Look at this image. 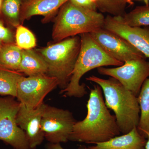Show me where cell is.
<instances>
[{
  "mask_svg": "<svg viewBox=\"0 0 149 149\" xmlns=\"http://www.w3.org/2000/svg\"><path fill=\"white\" fill-rule=\"evenodd\" d=\"M90 34L102 49L118 61L124 63L131 60L146 58L125 39L104 27Z\"/></svg>",
  "mask_w": 149,
  "mask_h": 149,
  "instance_id": "10",
  "label": "cell"
},
{
  "mask_svg": "<svg viewBox=\"0 0 149 149\" xmlns=\"http://www.w3.org/2000/svg\"><path fill=\"white\" fill-rule=\"evenodd\" d=\"M18 72L28 76L47 74L48 66L40 54L32 49L22 50Z\"/></svg>",
  "mask_w": 149,
  "mask_h": 149,
  "instance_id": "15",
  "label": "cell"
},
{
  "mask_svg": "<svg viewBox=\"0 0 149 149\" xmlns=\"http://www.w3.org/2000/svg\"><path fill=\"white\" fill-rule=\"evenodd\" d=\"M0 40L6 42H10L13 40V35L8 28L0 21Z\"/></svg>",
  "mask_w": 149,
  "mask_h": 149,
  "instance_id": "23",
  "label": "cell"
},
{
  "mask_svg": "<svg viewBox=\"0 0 149 149\" xmlns=\"http://www.w3.org/2000/svg\"><path fill=\"white\" fill-rule=\"evenodd\" d=\"M105 29L119 35L149 58V27H133L123 22L122 16L105 17Z\"/></svg>",
  "mask_w": 149,
  "mask_h": 149,
  "instance_id": "11",
  "label": "cell"
},
{
  "mask_svg": "<svg viewBox=\"0 0 149 149\" xmlns=\"http://www.w3.org/2000/svg\"><path fill=\"white\" fill-rule=\"evenodd\" d=\"M76 122L68 110L46 104L41 122L45 139L50 143H67Z\"/></svg>",
  "mask_w": 149,
  "mask_h": 149,
  "instance_id": "7",
  "label": "cell"
},
{
  "mask_svg": "<svg viewBox=\"0 0 149 149\" xmlns=\"http://www.w3.org/2000/svg\"><path fill=\"white\" fill-rule=\"evenodd\" d=\"M80 47V37L77 35L36 50L47 65V74L56 78L61 90L69 83Z\"/></svg>",
  "mask_w": 149,
  "mask_h": 149,
  "instance_id": "5",
  "label": "cell"
},
{
  "mask_svg": "<svg viewBox=\"0 0 149 149\" xmlns=\"http://www.w3.org/2000/svg\"><path fill=\"white\" fill-rule=\"evenodd\" d=\"M105 17L97 10L74 5L68 1L60 9L55 20L52 37L56 42L104 27Z\"/></svg>",
  "mask_w": 149,
  "mask_h": 149,
  "instance_id": "4",
  "label": "cell"
},
{
  "mask_svg": "<svg viewBox=\"0 0 149 149\" xmlns=\"http://www.w3.org/2000/svg\"><path fill=\"white\" fill-rule=\"evenodd\" d=\"M22 49L17 45H6L0 50V65L18 71L21 61Z\"/></svg>",
  "mask_w": 149,
  "mask_h": 149,
  "instance_id": "18",
  "label": "cell"
},
{
  "mask_svg": "<svg viewBox=\"0 0 149 149\" xmlns=\"http://www.w3.org/2000/svg\"><path fill=\"white\" fill-rule=\"evenodd\" d=\"M12 96L0 97V141L15 149H30L25 133L17 123L20 103Z\"/></svg>",
  "mask_w": 149,
  "mask_h": 149,
  "instance_id": "6",
  "label": "cell"
},
{
  "mask_svg": "<svg viewBox=\"0 0 149 149\" xmlns=\"http://www.w3.org/2000/svg\"><path fill=\"white\" fill-rule=\"evenodd\" d=\"M86 80L101 88L105 103L114 113L120 133L126 134L134 127H138L140 117L138 97L113 77L106 79L93 75Z\"/></svg>",
  "mask_w": 149,
  "mask_h": 149,
  "instance_id": "2",
  "label": "cell"
},
{
  "mask_svg": "<svg viewBox=\"0 0 149 149\" xmlns=\"http://www.w3.org/2000/svg\"><path fill=\"white\" fill-rule=\"evenodd\" d=\"M45 106L44 103L37 108L30 109L20 103L17 123L25 133L30 149H35L45 140L41 122Z\"/></svg>",
  "mask_w": 149,
  "mask_h": 149,
  "instance_id": "12",
  "label": "cell"
},
{
  "mask_svg": "<svg viewBox=\"0 0 149 149\" xmlns=\"http://www.w3.org/2000/svg\"><path fill=\"white\" fill-rule=\"evenodd\" d=\"M89 1H91V2H92V3H94L95 4L97 3L100 0H89Z\"/></svg>",
  "mask_w": 149,
  "mask_h": 149,
  "instance_id": "28",
  "label": "cell"
},
{
  "mask_svg": "<svg viewBox=\"0 0 149 149\" xmlns=\"http://www.w3.org/2000/svg\"><path fill=\"white\" fill-rule=\"evenodd\" d=\"M21 3V0H4L2 6L3 13L17 27L19 25Z\"/></svg>",
  "mask_w": 149,
  "mask_h": 149,
  "instance_id": "22",
  "label": "cell"
},
{
  "mask_svg": "<svg viewBox=\"0 0 149 149\" xmlns=\"http://www.w3.org/2000/svg\"><path fill=\"white\" fill-rule=\"evenodd\" d=\"M127 0H100L96 3L97 9L113 16H123L125 13Z\"/></svg>",
  "mask_w": 149,
  "mask_h": 149,
  "instance_id": "20",
  "label": "cell"
},
{
  "mask_svg": "<svg viewBox=\"0 0 149 149\" xmlns=\"http://www.w3.org/2000/svg\"><path fill=\"white\" fill-rule=\"evenodd\" d=\"M86 106L87 116L83 120L75 123L69 141L95 144L120 135L116 118L106 105L99 85H94L90 90Z\"/></svg>",
  "mask_w": 149,
  "mask_h": 149,
  "instance_id": "1",
  "label": "cell"
},
{
  "mask_svg": "<svg viewBox=\"0 0 149 149\" xmlns=\"http://www.w3.org/2000/svg\"><path fill=\"white\" fill-rule=\"evenodd\" d=\"M12 149H15L13 148Z\"/></svg>",
  "mask_w": 149,
  "mask_h": 149,
  "instance_id": "33",
  "label": "cell"
},
{
  "mask_svg": "<svg viewBox=\"0 0 149 149\" xmlns=\"http://www.w3.org/2000/svg\"><path fill=\"white\" fill-rule=\"evenodd\" d=\"M1 43H0V50H1Z\"/></svg>",
  "mask_w": 149,
  "mask_h": 149,
  "instance_id": "31",
  "label": "cell"
},
{
  "mask_svg": "<svg viewBox=\"0 0 149 149\" xmlns=\"http://www.w3.org/2000/svg\"><path fill=\"white\" fill-rule=\"evenodd\" d=\"M70 1L74 5L83 8L97 10L95 4L92 3L89 0H70Z\"/></svg>",
  "mask_w": 149,
  "mask_h": 149,
  "instance_id": "24",
  "label": "cell"
},
{
  "mask_svg": "<svg viewBox=\"0 0 149 149\" xmlns=\"http://www.w3.org/2000/svg\"><path fill=\"white\" fill-rule=\"evenodd\" d=\"M147 139L140 133L137 127L121 136H116L108 141L97 143L85 149H145Z\"/></svg>",
  "mask_w": 149,
  "mask_h": 149,
  "instance_id": "14",
  "label": "cell"
},
{
  "mask_svg": "<svg viewBox=\"0 0 149 149\" xmlns=\"http://www.w3.org/2000/svg\"><path fill=\"white\" fill-rule=\"evenodd\" d=\"M24 1V2H25L29 1H31V0H23Z\"/></svg>",
  "mask_w": 149,
  "mask_h": 149,
  "instance_id": "30",
  "label": "cell"
},
{
  "mask_svg": "<svg viewBox=\"0 0 149 149\" xmlns=\"http://www.w3.org/2000/svg\"><path fill=\"white\" fill-rule=\"evenodd\" d=\"M144 5L138 6L128 13L122 16L123 21L127 25L133 27L149 26V2L144 1Z\"/></svg>",
  "mask_w": 149,
  "mask_h": 149,
  "instance_id": "19",
  "label": "cell"
},
{
  "mask_svg": "<svg viewBox=\"0 0 149 149\" xmlns=\"http://www.w3.org/2000/svg\"><path fill=\"white\" fill-rule=\"evenodd\" d=\"M137 97L140 109V120L137 128L143 136L145 131L149 132V77L144 82Z\"/></svg>",
  "mask_w": 149,
  "mask_h": 149,
  "instance_id": "17",
  "label": "cell"
},
{
  "mask_svg": "<svg viewBox=\"0 0 149 149\" xmlns=\"http://www.w3.org/2000/svg\"><path fill=\"white\" fill-rule=\"evenodd\" d=\"M146 1V0H127L128 1V4L130 5H133V1Z\"/></svg>",
  "mask_w": 149,
  "mask_h": 149,
  "instance_id": "27",
  "label": "cell"
},
{
  "mask_svg": "<svg viewBox=\"0 0 149 149\" xmlns=\"http://www.w3.org/2000/svg\"><path fill=\"white\" fill-rule=\"evenodd\" d=\"M80 36V52L72 76L66 88L60 93L63 97L81 98L87 94L85 84H80V80L88 71L102 67L119 66L123 64L102 49L90 33L81 34Z\"/></svg>",
  "mask_w": 149,
  "mask_h": 149,
  "instance_id": "3",
  "label": "cell"
},
{
  "mask_svg": "<svg viewBox=\"0 0 149 149\" xmlns=\"http://www.w3.org/2000/svg\"><path fill=\"white\" fill-rule=\"evenodd\" d=\"M0 1H3V0H0Z\"/></svg>",
  "mask_w": 149,
  "mask_h": 149,
  "instance_id": "32",
  "label": "cell"
},
{
  "mask_svg": "<svg viewBox=\"0 0 149 149\" xmlns=\"http://www.w3.org/2000/svg\"><path fill=\"white\" fill-rule=\"evenodd\" d=\"M2 2V1H0V8H1V6Z\"/></svg>",
  "mask_w": 149,
  "mask_h": 149,
  "instance_id": "29",
  "label": "cell"
},
{
  "mask_svg": "<svg viewBox=\"0 0 149 149\" xmlns=\"http://www.w3.org/2000/svg\"><path fill=\"white\" fill-rule=\"evenodd\" d=\"M70 0H31L21 6L19 19L23 22L35 15L44 16L43 21L50 20L53 15Z\"/></svg>",
  "mask_w": 149,
  "mask_h": 149,
  "instance_id": "13",
  "label": "cell"
},
{
  "mask_svg": "<svg viewBox=\"0 0 149 149\" xmlns=\"http://www.w3.org/2000/svg\"><path fill=\"white\" fill-rule=\"evenodd\" d=\"M143 136L148 139L147 140L145 146V149H149V132L145 131L143 133Z\"/></svg>",
  "mask_w": 149,
  "mask_h": 149,
  "instance_id": "26",
  "label": "cell"
},
{
  "mask_svg": "<svg viewBox=\"0 0 149 149\" xmlns=\"http://www.w3.org/2000/svg\"><path fill=\"white\" fill-rule=\"evenodd\" d=\"M23 74L0 65V95L16 98L19 80Z\"/></svg>",
  "mask_w": 149,
  "mask_h": 149,
  "instance_id": "16",
  "label": "cell"
},
{
  "mask_svg": "<svg viewBox=\"0 0 149 149\" xmlns=\"http://www.w3.org/2000/svg\"><path fill=\"white\" fill-rule=\"evenodd\" d=\"M47 149H65L61 146V144H52L49 143L47 145ZM82 149H85L82 148Z\"/></svg>",
  "mask_w": 149,
  "mask_h": 149,
  "instance_id": "25",
  "label": "cell"
},
{
  "mask_svg": "<svg viewBox=\"0 0 149 149\" xmlns=\"http://www.w3.org/2000/svg\"><path fill=\"white\" fill-rule=\"evenodd\" d=\"M57 87L56 78L47 74L23 75L17 84L16 98L27 108L36 109L44 103L46 96Z\"/></svg>",
  "mask_w": 149,
  "mask_h": 149,
  "instance_id": "8",
  "label": "cell"
},
{
  "mask_svg": "<svg viewBox=\"0 0 149 149\" xmlns=\"http://www.w3.org/2000/svg\"><path fill=\"white\" fill-rule=\"evenodd\" d=\"M17 46L22 50L32 49L36 45L35 35L26 27L19 25L16 32Z\"/></svg>",
  "mask_w": 149,
  "mask_h": 149,
  "instance_id": "21",
  "label": "cell"
},
{
  "mask_svg": "<svg viewBox=\"0 0 149 149\" xmlns=\"http://www.w3.org/2000/svg\"><path fill=\"white\" fill-rule=\"evenodd\" d=\"M99 74L113 77L136 97L142 85L149 77V61L146 58L131 60L113 68H99Z\"/></svg>",
  "mask_w": 149,
  "mask_h": 149,
  "instance_id": "9",
  "label": "cell"
}]
</instances>
